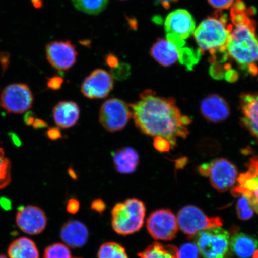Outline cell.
<instances>
[{
  "label": "cell",
  "instance_id": "22",
  "mask_svg": "<svg viewBox=\"0 0 258 258\" xmlns=\"http://www.w3.org/2000/svg\"><path fill=\"white\" fill-rule=\"evenodd\" d=\"M9 258H39V251L35 242L28 237L16 238L8 249Z\"/></svg>",
  "mask_w": 258,
  "mask_h": 258
},
{
  "label": "cell",
  "instance_id": "9",
  "mask_svg": "<svg viewBox=\"0 0 258 258\" xmlns=\"http://www.w3.org/2000/svg\"><path fill=\"white\" fill-rule=\"evenodd\" d=\"M132 118L128 104L120 99L106 100L100 109V123L106 131L112 133L124 129Z\"/></svg>",
  "mask_w": 258,
  "mask_h": 258
},
{
  "label": "cell",
  "instance_id": "29",
  "mask_svg": "<svg viewBox=\"0 0 258 258\" xmlns=\"http://www.w3.org/2000/svg\"><path fill=\"white\" fill-rule=\"evenodd\" d=\"M11 163L5 156L4 150L0 148V189L8 186L11 182Z\"/></svg>",
  "mask_w": 258,
  "mask_h": 258
},
{
  "label": "cell",
  "instance_id": "40",
  "mask_svg": "<svg viewBox=\"0 0 258 258\" xmlns=\"http://www.w3.org/2000/svg\"><path fill=\"white\" fill-rule=\"evenodd\" d=\"M32 126L35 129H40L47 127V124L41 119L35 118Z\"/></svg>",
  "mask_w": 258,
  "mask_h": 258
},
{
  "label": "cell",
  "instance_id": "24",
  "mask_svg": "<svg viewBox=\"0 0 258 258\" xmlns=\"http://www.w3.org/2000/svg\"><path fill=\"white\" fill-rule=\"evenodd\" d=\"M140 258H179L178 249L175 246H164L154 243L138 254Z\"/></svg>",
  "mask_w": 258,
  "mask_h": 258
},
{
  "label": "cell",
  "instance_id": "18",
  "mask_svg": "<svg viewBox=\"0 0 258 258\" xmlns=\"http://www.w3.org/2000/svg\"><path fill=\"white\" fill-rule=\"evenodd\" d=\"M89 235L88 228L79 221H68L61 228L60 237L71 247L80 248L85 246L88 242Z\"/></svg>",
  "mask_w": 258,
  "mask_h": 258
},
{
  "label": "cell",
  "instance_id": "20",
  "mask_svg": "<svg viewBox=\"0 0 258 258\" xmlns=\"http://www.w3.org/2000/svg\"><path fill=\"white\" fill-rule=\"evenodd\" d=\"M115 169L118 173L131 174L137 170L140 164V156L132 147H123L111 153Z\"/></svg>",
  "mask_w": 258,
  "mask_h": 258
},
{
  "label": "cell",
  "instance_id": "12",
  "mask_svg": "<svg viewBox=\"0 0 258 258\" xmlns=\"http://www.w3.org/2000/svg\"><path fill=\"white\" fill-rule=\"evenodd\" d=\"M16 223L24 233L32 235L40 234L46 228V214L39 207L33 205L19 207L16 215Z\"/></svg>",
  "mask_w": 258,
  "mask_h": 258
},
{
  "label": "cell",
  "instance_id": "41",
  "mask_svg": "<svg viewBox=\"0 0 258 258\" xmlns=\"http://www.w3.org/2000/svg\"><path fill=\"white\" fill-rule=\"evenodd\" d=\"M35 116L32 112H28L27 114L25 115L24 117V121L25 124L28 125H32L35 120Z\"/></svg>",
  "mask_w": 258,
  "mask_h": 258
},
{
  "label": "cell",
  "instance_id": "34",
  "mask_svg": "<svg viewBox=\"0 0 258 258\" xmlns=\"http://www.w3.org/2000/svg\"><path fill=\"white\" fill-rule=\"evenodd\" d=\"M208 1L213 8L218 11H222V10L231 8L235 0H208Z\"/></svg>",
  "mask_w": 258,
  "mask_h": 258
},
{
  "label": "cell",
  "instance_id": "36",
  "mask_svg": "<svg viewBox=\"0 0 258 258\" xmlns=\"http://www.w3.org/2000/svg\"><path fill=\"white\" fill-rule=\"evenodd\" d=\"M80 202L76 199H70L67 203V210L70 214H75L80 209Z\"/></svg>",
  "mask_w": 258,
  "mask_h": 258
},
{
  "label": "cell",
  "instance_id": "2",
  "mask_svg": "<svg viewBox=\"0 0 258 258\" xmlns=\"http://www.w3.org/2000/svg\"><path fill=\"white\" fill-rule=\"evenodd\" d=\"M253 8H247L242 0H235L230 11L231 31L227 47L228 58L253 76L258 74L257 23L251 18Z\"/></svg>",
  "mask_w": 258,
  "mask_h": 258
},
{
  "label": "cell",
  "instance_id": "33",
  "mask_svg": "<svg viewBox=\"0 0 258 258\" xmlns=\"http://www.w3.org/2000/svg\"><path fill=\"white\" fill-rule=\"evenodd\" d=\"M153 145L156 150L161 153L167 152L172 148L169 141L161 137H154Z\"/></svg>",
  "mask_w": 258,
  "mask_h": 258
},
{
  "label": "cell",
  "instance_id": "35",
  "mask_svg": "<svg viewBox=\"0 0 258 258\" xmlns=\"http://www.w3.org/2000/svg\"><path fill=\"white\" fill-rule=\"evenodd\" d=\"M63 83L62 77L59 76H54L47 80V87L54 91H57L62 88Z\"/></svg>",
  "mask_w": 258,
  "mask_h": 258
},
{
  "label": "cell",
  "instance_id": "14",
  "mask_svg": "<svg viewBox=\"0 0 258 258\" xmlns=\"http://www.w3.org/2000/svg\"><path fill=\"white\" fill-rule=\"evenodd\" d=\"M48 62L54 69L64 72L75 64L77 51L76 47L69 41L51 42L46 47Z\"/></svg>",
  "mask_w": 258,
  "mask_h": 258
},
{
  "label": "cell",
  "instance_id": "47",
  "mask_svg": "<svg viewBox=\"0 0 258 258\" xmlns=\"http://www.w3.org/2000/svg\"><path fill=\"white\" fill-rule=\"evenodd\" d=\"M0 258H8L4 254H0Z\"/></svg>",
  "mask_w": 258,
  "mask_h": 258
},
{
  "label": "cell",
  "instance_id": "6",
  "mask_svg": "<svg viewBox=\"0 0 258 258\" xmlns=\"http://www.w3.org/2000/svg\"><path fill=\"white\" fill-rule=\"evenodd\" d=\"M202 176L209 177L211 185L218 191L224 192L233 188L237 182L236 166L225 159H218L199 167Z\"/></svg>",
  "mask_w": 258,
  "mask_h": 258
},
{
  "label": "cell",
  "instance_id": "28",
  "mask_svg": "<svg viewBox=\"0 0 258 258\" xmlns=\"http://www.w3.org/2000/svg\"><path fill=\"white\" fill-rule=\"evenodd\" d=\"M43 258H81L74 257L67 245L57 243L49 245L45 249Z\"/></svg>",
  "mask_w": 258,
  "mask_h": 258
},
{
  "label": "cell",
  "instance_id": "15",
  "mask_svg": "<svg viewBox=\"0 0 258 258\" xmlns=\"http://www.w3.org/2000/svg\"><path fill=\"white\" fill-rule=\"evenodd\" d=\"M201 111L206 120L215 123L225 120L230 114L227 102L217 94L210 95L202 100Z\"/></svg>",
  "mask_w": 258,
  "mask_h": 258
},
{
  "label": "cell",
  "instance_id": "11",
  "mask_svg": "<svg viewBox=\"0 0 258 258\" xmlns=\"http://www.w3.org/2000/svg\"><path fill=\"white\" fill-rule=\"evenodd\" d=\"M34 97L31 89L25 84H12L3 90L0 98L2 107L8 113L22 114L33 104Z\"/></svg>",
  "mask_w": 258,
  "mask_h": 258
},
{
  "label": "cell",
  "instance_id": "43",
  "mask_svg": "<svg viewBox=\"0 0 258 258\" xmlns=\"http://www.w3.org/2000/svg\"><path fill=\"white\" fill-rule=\"evenodd\" d=\"M69 173L70 177H72L73 179L76 180L77 179V175L75 171L71 167L69 169Z\"/></svg>",
  "mask_w": 258,
  "mask_h": 258
},
{
  "label": "cell",
  "instance_id": "21",
  "mask_svg": "<svg viewBox=\"0 0 258 258\" xmlns=\"http://www.w3.org/2000/svg\"><path fill=\"white\" fill-rule=\"evenodd\" d=\"M150 54L158 63L165 67L172 66L179 60L178 48L164 38H159L153 45Z\"/></svg>",
  "mask_w": 258,
  "mask_h": 258
},
{
  "label": "cell",
  "instance_id": "10",
  "mask_svg": "<svg viewBox=\"0 0 258 258\" xmlns=\"http://www.w3.org/2000/svg\"><path fill=\"white\" fill-rule=\"evenodd\" d=\"M178 222L169 209L157 210L150 214L147 221L148 233L154 239L170 241L178 231Z\"/></svg>",
  "mask_w": 258,
  "mask_h": 258
},
{
  "label": "cell",
  "instance_id": "32",
  "mask_svg": "<svg viewBox=\"0 0 258 258\" xmlns=\"http://www.w3.org/2000/svg\"><path fill=\"white\" fill-rule=\"evenodd\" d=\"M130 67L126 64H122L114 68L112 70L111 76L117 80H123L128 78L130 76Z\"/></svg>",
  "mask_w": 258,
  "mask_h": 258
},
{
  "label": "cell",
  "instance_id": "37",
  "mask_svg": "<svg viewBox=\"0 0 258 258\" xmlns=\"http://www.w3.org/2000/svg\"><path fill=\"white\" fill-rule=\"evenodd\" d=\"M91 209L101 214L106 209L105 203L101 199H95L91 203Z\"/></svg>",
  "mask_w": 258,
  "mask_h": 258
},
{
  "label": "cell",
  "instance_id": "30",
  "mask_svg": "<svg viewBox=\"0 0 258 258\" xmlns=\"http://www.w3.org/2000/svg\"><path fill=\"white\" fill-rule=\"evenodd\" d=\"M237 212L238 218L241 220H249L253 217L254 210L251 207L249 200L243 195L238 196Z\"/></svg>",
  "mask_w": 258,
  "mask_h": 258
},
{
  "label": "cell",
  "instance_id": "8",
  "mask_svg": "<svg viewBox=\"0 0 258 258\" xmlns=\"http://www.w3.org/2000/svg\"><path fill=\"white\" fill-rule=\"evenodd\" d=\"M164 27L166 39L180 48L185 46V40L195 32L196 23L189 12L184 9H177L167 16Z\"/></svg>",
  "mask_w": 258,
  "mask_h": 258
},
{
  "label": "cell",
  "instance_id": "44",
  "mask_svg": "<svg viewBox=\"0 0 258 258\" xmlns=\"http://www.w3.org/2000/svg\"><path fill=\"white\" fill-rule=\"evenodd\" d=\"M33 5L36 8H40L42 6V0H31Z\"/></svg>",
  "mask_w": 258,
  "mask_h": 258
},
{
  "label": "cell",
  "instance_id": "46",
  "mask_svg": "<svg viewBox=\"0 0 258 258\" xmlns=\"http://www.w3.org/2000/svg\"><path fill=\"white\" fill-rule=\"evenodd\" d=\"M253 258H258V250L255 251L253 254Z\"/></svg>",
  "mask_w": 258,
  "mask_h": 258
},
{
  "label": "cell",
  "instance_id": "19",
  "mask_svg": "<svg viewBox=\"0 0 258 258\" xmlns=\"http://www.w3.org/2000/svg\"><path fill=\"white\" fill-rule=\"evenodd\" d=\"M53 117L58 127L72 128L79 120V105L73 101L59 102L53 109Z\"/></svg>",
  "mask_w": 258,
  "mask_h": 258
},
{
  "label": "cell",
  "instance_id": "3",
  "mask_svg": "<svg viewBox=\"0 0 258 258\" xmlns=\"http://www.w3.org/2000/svg\"><path fill=\"white\" fill-rule=\"evenodd\" d=\"M231 24L221 12L205 19L195 31V37L201 52L209 51L211 57L227 53Z\"/></svg>",
  "mask_w": 258,
  "mask_h": 258
},
{
  "label": "cell",
  "instance_id": "39",
  "mask_svg": "<svg viewBox=\"0 0 258 258\" xmlns=\"http://www.w3.org/2000/svg\"><path fill=\"white\" fill-rule=\"evenodd\" d=\"M106 61L108 66L112 68V69H114V68L117 67L119 64L117 58L112 55V54H109L107 58H106Z\"/></svg>",
  "mask_w": 258,
  "mask_h": 258
},
{
  "label": "cell",
  "instance_id": "16",
  "mask_svg": "<svg viewBox=\"0 0 258 258\" xmlns=\"http://www.w3.org/2000/svg\"><path fill=\"white\" fill-rule=\"evenodd\" d=\"M248 170L237 177V185L232 189L234 196L243 195L249 198L258 194V156L250 160Z\"/></svg>",
  "mask_w": 258,
  "mask_h": 258
},
{
  "label": "cell",
  "instance_id": "45",
  "mask_svg": "<svg viewBox=\"0 0 258 258\" xmlns=\"http://www.w3.org/2000/svg\"><path fill=\"white\" fill-rule=\"evenodd\" d=\"M250 204H251V207H252L254 211H256V213H257V214H258V201L251 202Z\"/></svg>",
  "mask_w": 258,
  "mask_h": 258
},
{
  "label": "cell",
  "instance_id": "25",
  "mask_svg": "<svg viewBox=\"0 0 258 258\" xmlns=\"http://www.w3.org/2000/svg\"><path fill=\"white\" fill-rule=\"evenodd\" d=\"M78 11L89 15H98L106 8L108 0H72Z\"/></svg>",
  "mask_w": 258,
  "mask_h": 258
},
{
  "label": "cell",
  "instance_id": "17",
  "mask_svg": "<svg viewBox=\"0 0 258 258\" xmlns=\"http://www.w3.org/2000/svg\"><path fill=\"white\" fill-rule=\"evenodd\" d=\"M241 122L250 133L258 140V95L243 93L240 98Z\"/></svg>",
  "mask_w": 258,
  "mask_h": 258
},
{
  "label": "cell",
  "instance_id": "27",
  "mask_svg": "<svg viewBox=\"0 0 258 258\" xmlns=\"http://www.w3.org/2000/svg\"><path fill=\"white\" fill-rule=\"evenodd\" d=\"M178 49L179 62L185 66L187 70H192L193 68L201 59V51L185 46L178 48Z\"/></svg>",
  "mask_w": 258,
  "mask_h": 258
},
{
  "label": "cell",
  "instance_id": "26",
  "mask_svg": "<svg viewBox=\"0 0 258 258\" xmlns=\"http://www.w3.org/2000/svg\"><path fill=\"white\" fill-rule=\"evenodd\" d=\"M98 258H128L126 250L116 242H106L101 245L98 252Z\"/></svg>",
  "mask_w": 258,
  "mask_h": 258
},
{
  "label": "cell",
  "instance_id": "23",
  "mask_svg": "<svg viewBox=\"0 0 258 258\" xmlns=\"http://www.w3.org/2000/svg\"><path fill=\"white\" fill-rule=\"evenodd\" d=\"M258 246L255 238L244 233L235 234L230 240V249L240 258H249Z\"/></svg>",
  "mask_w": 258,
  "mask_h": 258
},
{
  "label": "cell",
  "instance_id": "1",
  "mask_svg": "<svg viewBox=\"0 0 258 258\" xmlns=\"http://www.w3.org/2000/svg\"><path fill=\"white\" fill-rule=\"evenodd\" d=\"M128 105L135 125L148 136L165 138L174 147L177 139H185L189 134L191 118L182 114L173 98L158 96L148 89Z\"/></svg>",
  "mask_w": 258,
  "mask_h": 258
},
{
  "label": "cell",
  "instance_id": "7",
  "mask_svg": "<svg viewBox=\"0 0 258 258\" xmlns=\"http://www.w3.org/2000/svg\"><path fill=\"white\" fill-rule=\"evenodd\" d=\"M177 222L183 233L191 238L202 230L220 227L223 224L219 217H209L196 206H186L177 214Z\"/></svg>",
  "mask_w": 258,
  "mask_h": 258
},
{
  "label": "cell",
  "instance_id": "42",
  "mask_svg": "<svg viewBox=\"0 0 258 258\" xmlns=\"http://www.w3.org/2000/svg\"><path fill=\"white\" fill-rule=\"evenodd\" d=\"M160 3L164 8L169 9L170 7L171 3L176 2L177 0H156Z\"/></svg>",
  "mask_w": 258,
  "mask_h": 258
},
{
  "label": "cell",
  "instance_id": "38",
  "mask_svg": "<svg viewBox=\"0 0 258 258\" xmlns=\"http://www.w3.org/2000/svg\"><path fill=\"white\" fill-rule=\"evenodd\" d=\"M47 136L50 140L56 141L62 138L59 128L57 127L49 128L46 132Z\"/></svg>",
  "mask_w": 258,
  "mask_h": 258
},
{
  "label": "cell",
  "instance_id": "13",
  "mask_svg": "<svg viewBox=\"0 0 258 258\" xmlns=\"http://www.w3.org/2000/svg\"><path fill=\"white\" fill-rule=\"evenodd\" d=\"M114 88V80L111 74L102 69H98L84 80L81 92L90 99H104Z\"/></svg>",
  "mask_w": 258,
  "mask_h": 258
},
{
  "label": "cell",
  "instance_id": "31",
  "mask_svg": "<svg viewBox=\"0 0 258 258\" xmlns=\"http://www.w3.org/2000/svg\"><path fill=\"white\" fill-rule=\"evenodd\" d=\"M179 258H200V250L196 244L186 243L178 249Z\"/></svg>",
  "mask_w": 258,
  "mask_h": 258
},
{
  "label": "cell",
  "instance_id": "4",
  "mask_svg": "<svg viewBox=\"0 0 258 258\" xmlns=\"http://www.w3.org/2000/svg\"><path fill=\"white\" fill-rule=\"evenodd\" d=\"M145 212L144 203L136 198L117 203L111 211L113 230L121 235L137 233L143 227Z\"/></svg>",
  "mask_w": 258,
  "mask_h": 258
},
{
  "label": "cell",
  "instance_id": "5",
  "mask_svg": "<svg viewBox=\"0 0 258 258\" xmlns=\"http://www.w3.org/2000/svg\"><path fill=\"white\" fill-rule=\"evenodd\" d=\"M195 241L205 258H225L230 250V234L220 227L199 232Z\"/></svg>",
  "mask_w": 258,
  "mask_h": 258
}]
</instances>
